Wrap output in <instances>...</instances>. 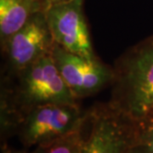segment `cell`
Returning <instances> with one entry per match:
<instances>
[{
	"instance_id": "6da1fadb",
	"label": "cell",
	"mask_w": 153,
	"mask_h": 153,
	"mask_svg": "<svg viewBox=\"0 0 153 153\" xmlns=\"http://www.w3.org/2000/svg\"><path fill=\"white\" fill-rule=\"evenodd\" d=\"M110 105L133 120L153 114V35L134 45L116 62Z\"/></svg>"
},
{
	"instance_id": "7a4b0ae2",
	"label": "cell",
	"mask_w": 153,
	"mask_h": 153,
	"mask_svg": "<svg viewBox=\"0 0 153 153\" xmlns=\"http://www.w3.org/2000/svg\"><path fill=\"white\" fill-rule=\"evenodd\" d=\"M18 78L13 99L1 105V122L19 127L29 110L49 103H76L77 99L57 69L51 53L16 73Z\"/></svg>"
},
{
	"instance_id": "3957f363",
	"label": "cell",
	"mask_w": 153,
	"mask_h": 153,
	"mask_svg": "<svg viewBox=\"0 0 153 153\" xmlns=\"http://www.w3.org/2000/svg\"><path fill=\"white\" fill-rule=\"evenodd\" d=\"M76 103H49L29 110L17 129L26 147L55 141L80 128L86 119Z\"/></svg>"
},
{
	"instance_id": "277c9868",
	"label": "cell",
	"mask_w": 153,
	"mask_h": 153,
	"mask_svg": "<svg viewBox=\"0 0 153 153\" xmlns=\"http://www.w3.org/2000/svg\"><path fill=\"white\" fill-rule=\"evenodd\" d=\"M133 120L107 103L87 111L80 153H127L134 131Z\"/></svg>"
},
{
	"instance_id": "5b68a950",
	"label": "cell",
	"mask_w": 153,
	"mask_h": 153,
	"mask_svg": "<svg viewBox=\"0 0 153 153\" xmlns=\"http://www.w3.org/2000/svg\"><path fill=\"white\" fill-rule=\"evenodd\" d=\"M84 0H68L49 5L46 17L55 44L88 60L97 59L94 52L83 10Z\"/></svg>"
},
{
	"instance_id": "8992f818",
	"label": "cell",
	"mask_w": 153,
	"mask_h": 153,
	"mask_svg": "<svg viewBox=\"0 0 153 153\" xmlns=\"http://www.w3.org/2000/svg\"><path fill=\"white\" fill-rule=\"evenodd\" d=\"M54 45L45 10H38L9 38L2 49L11 71L16 73L50 54Z\"/></svg>"
},
{
	"instance_id": "52a82bcc",
	"label": "cell",
	"mask_w": 153,
	"mask_h": 153,
	"mask_svg": "<svg viewBox=\"0 0 153 153\" xmlns=\"http://www.w3.org/2000/svg\"><path fill=\"white\" fill-rule=\"evenodd\" d=\"M51 55L60 75L76 99L92 95L111 83L113 68L105 65L98 58L88 60L56 44Z\"/></svg>"
},
{
	"instance_id": "ba28073f",
	"label": "cell",
	"mask_w": 153,
	"mask_h": 153,
	"mask_svg": "<svg viewBox=\"0 0 153 153\" xmlns=\"http://www.w3.org/2000/svg\"><path fill=\"white\" fill-rule=\"evenodd\" d=\"M38 10L46 8L37 0H0L1 47Z\"/></svg>"
},
{
	"instance_id": "9c48e42d",
	"label": "cell",
	"mask_w": 153,
	"mask_h": 153,
	"mask_svg": "<svg viewBox=\"0 0 153 153\" xmlns=\"http://www.w3.org/2000/svg\"><path fill=\"white\" fill-rule=\"evenodd\" d=\"M83 125L55 141L36 146L32 153H80L83 140Z\"/></svg>"
},
{
	"instance_id": "30bf717a",
	"label": "cell",
	"mask_w": 153,
	"mask_h": 153,
	"mask_svg": "<svg viewBox=\"0 0 153 153\" xmlns=\"http://www.w3.org/2000/svg\"><path fill=\"white\" fill-rule=\"evenodd\" d=\"M127 153H153V118L135 121L134 131Z\"/></svg>"
},
{
	"instance_id": "8fae6325",
	"label": "cell",
	"mask_w": 153,
	"mask_h": 153,
	"mask_svg": "<svg viewBox=\"0 0 153 153\" xmlns=\"http://www.w3.org/2000/svg\"><path fill=\"white\" fill-rule=\"evenodd\" d=\"M68 0H44V4L46 7L48 8L49 5L54 4H57V3H61V2H66Z\"/></svg>"
},
{
	"instance_id": "7c38bea8",
	"label": "cell",
	"mask_w": 153,
	"mask_h": 153,
	"mask_svg": "<svg viewBox=\"0 0 153 153\" xmlns=\"http://www.w3.org/2000/svg\"><path fill=\"white\" fill-rule=\"evenodd\" d=\"M3 153H27L23 151H18V150H13L8 147H4L3 150Z\"/></svg>"
},
{
	"instance_id": "4fadbf2b",
	"label": "cell",
	"mask_w": 153,
	"mask_h": 153,
	"mask_svg": "<svg viewBox=\"0 0 153 153\" xmlns=\"http://www.w3.org/2000/svg\"><path fill=\"white\" fill-rule=\"evenodd\" d=\"M37 1L40 2V3H42V4H43L44 5V7H45V8L47 9V7H46V5H45V4H44V0H37Z\"/></svg>"
},
{
	"instance_id": "5bb4252c",
	"label": "cell",
	"mask_w": 153,
	"mask_h": 153,
	"mask_svg": "<svg viewBox=\"0 0 153 153\" xmlns=\"http://www.w3.org/2000/svg\"><path fill=\"white\" fill-rule=\"evenodd\" d=\"M152 117V118H153V114L152 115V117Z\"/></svg>"
}]
</instances>
